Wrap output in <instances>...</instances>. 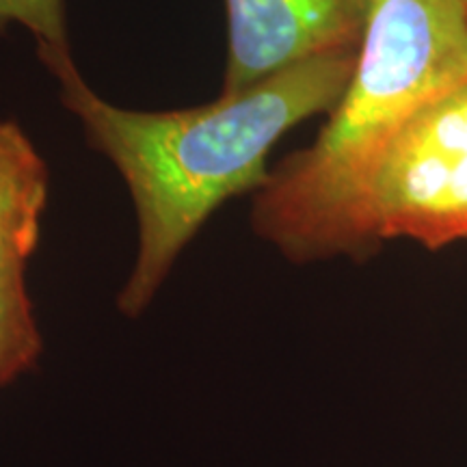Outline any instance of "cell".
Here are the masks:
<instances>
[{
    "mask_svg": "<svg viewBox=\"0 0 467 467\" xmlns=\"http://www.w3.org/2000/svg\"><path fill=\"white\" fill-rule=\"evenodd\" d=\"M355 61L358 50L320 55L203 107L167 113L113 107L85 83L72 57L50 66L63 104L119 169L137 206L139 254L121 312L134 317L154 299L180 251L221 203L265 186L273 145L336 107Z\"/></svg>",
    "mask_w": 467,
    "mask_h": 467,
    "instance_id": "cell-1",
    "label": "cell"
},
{
    "mask_svg": "<svg viewBox=\"0 0 467 467\" xmlns=\"http://www.w3.org/2000/svg\"><path fill=\"white\" fill-rule=\"evenodd\" d=\"M467 78L463 0H370L353 76L307 150L271 171L254 227L290 260L337 255L366 175L407 121Z\"/></svg>",
    "mask_w": 467,
    "mask_h": 467,
    "instance_id": "cell-2",
    "label": "cell"
},
{
    "mask_svg": "<svg viewBox=\"0 0 467 467\" xmlns=\"http://www.w3.org/2000/svg\"><path fill=\"white\" fill-rule=\"evenodd\" d=\"M389 238L429 249L467 238V78L420 109L385 148L344 217L337 255Z\"/></svg>",
    "mask_w": 467,
    "mask_h": 467,
    "instance_id": "cell-3",
    "label": "cell"
},
{
    "mask_svg": "<svg viewBox=\"0 0 467 467\" xmlns=\"http://www.w3.org/2000/svg\"><path fill=\"white\" fill-rule=\"evenodd\" d=\"M230 55L223 93L307 58L358 50L370 0H225Z\"/></svg>",
    "mask_w": 467,
    "mask_h": 467,
    "instance_id": "cell-4",
    "label": "cell"
},
{
    "mask_svg": "<svg viewBox=\"0 0 467 467\" xmlns=\"http://www.w3.org/2000/svg\"><path fill=\"white\" fill-rule=\"evenodd\" d=\"M48 202V169L14 121H0V273L26 271Z\"/></svg>",
    "mask_w": 467,
    "mask_h": 467,
    "instance_id": "cell-5",
    "label": "cell"
},
{
    "mask_svg": "<svg viewBox=\"0 0 467 467\" xmlns=\"http://www.w3.org/2000/svg\"><path fill=\"white\" fill-rule=\"evenodd\" d=\"M25 273H0V385L28 370L42 348Z\"/></svg>",
    "mask_w": 467,
    "mask_h": 467,
    "instance_id": "cell-6",
    "label": "cell"
},
{
    "mask_svg": "<svg viewBox=\"0 0 467 467\" xmlns=\"http://www.w3.org/2000/svg\"><path fill=\"white\" fill-rule=\"evenodd\" d=\"M0 22L28 28L48 67L69 57L63 0H0Z\"/></svg>",
    "mask_w": 467,
    "mask_h": 467,
    "instance_id": "cell-7",
    "label": "cell"
},
{
    "mask_svg": "<svg viewBox=\"0 0 467 467\" xmlns=\"http://www.w3.org/2000/svg\"><path fill=\"white\" fill-rule=\"evenodd\" d=\"M463 3H465V7H467V0H463Z\"/></svg>",
    "mask_w": 467,
    "mask_h": 467,
    "instance_id": "cell-8",
    "label": "cell"
}]
</instances>
